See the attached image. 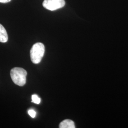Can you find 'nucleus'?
<instances>
[{
    "label": "nucleus",
    "instance_id": "6e6552de",
    "mask_svg": "<svg viewBox=\"0 0 128 128\" xmlns=\"http://www.w3.org/2000/svg\"><path fill=\"white\" fill-rule=\"evenodd\" d=\"M11 0H0V2L2 3H7L10 2Z\"/></svg>",
    "mask_w": 128,
    "mask_h": 128
},
{
    "label": "nucleus",
    "instance_id": "f257e3e1",
    "mask_svg": "<svg viewBox=\"0 0 128 128\" xmlns=\"http://www.w3.org/2000/svg\"><path fill=\"white\" fill-rule=\"evenodd\" d=\"M10 74L15 84L20 86L25 84L27 73L25 69L20 68H14L11 70Z\"/></svg>",
    "mask_w": 128,
    "mask_h": 128
},
{
    "label": "nucleus",
    "instance_id": "39448f33",
    "mask_svg": "<svg viewBox=\"0 0 128 128\" xmlns=\"http://www.w3.org/2000/svg\"><path fill=\"white\" fill-rule=\"evenodd\" d=\"M59 127L60 128H74L76 127L73 120L66 119L60 122Z\"/></svg>",
    "mask_w": 128,
    "mask_h": 128
},
{
    "label": "nucleus",
    "instance_id": "20e7f679",
    "mask_svg": "<svg viewBox=\"0 0 128 128\" xmlns=\"http://www.w3.org/2000/svg\"><path fill=\"white\" fill-rule=\"evenodd\" d=\"M8 37L7 32L4 27L0 24V42L5 43L8 41Z\"/></svg>",
    "mask_w": 128,
    "mask_h": 128
},
{
    "label": "nucleus",
    "instance_id": "f03ea898",
    "mask_svg": "<svg viewBox=\"0 0 128 128\" xmlns=\"http://www.w3.org/2000/svg\"><path fill=\"white\" fill-rule=\"evenodd\" d=\"M45 53V46L40 42L36 43L33 46L30 52L31 60L34 64L40 63Z\"/></svg>",
    "mask_w": 128,
    "mask_h": 128
},
{
    "label": "nucleus",
    "instance_id": "423d86ee",
    "mask_svg": "<svg viewBox=\"0 0 128 128\" xmlns=\"http://www.w3.org/2000/svg\"><path fill=\"white\" fill-rule=\"evenodd\" d=\"M32 102H34L36 104H39L41 102L40 98L36 94H33L32 96Z\"/></svg>",
    "mask_w": 128,
    "mask_h": 128
},
{
    "label": "nucleus",
    "instance_id": "0eeeda50",
    "mask_svg": "<svg viewBox=\"0 0 128 128\" xmlns=\"http://www.w3.org/2000/svg\"><path fill=\"white\" fill-rule=\"evenodd\" d=\"M28 114L32 118H35V116H36V112L33 109H30V110H28Z\"/></svg>",
    "mask_w": 128,
    "mask_h": 128
},
{
    "label": "nucleus",
    "instance_id": "7ed1b4c3",
    "mask_svg": "<svg viewBox=\"0 0 128 128\" xmlns=\"http://www.w3.org/2000/svg\"><path fill=\"white\" fill-rule=\"evenodd\" d=\"M65 4L64 0H44L43 6L46 9L53 11L63 7Z\"/></svg>",
    "mask_w": 128,
    "mask_h": 128
}]
</instances>
